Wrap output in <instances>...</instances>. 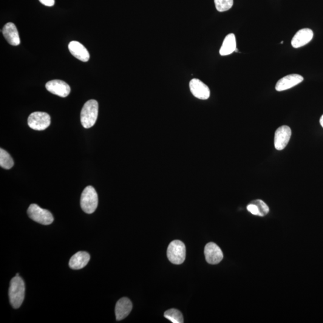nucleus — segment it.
Returning <instances> with one entry per match:
<instances>
[{"instance_id": "1", "label": "nucleus", "mask_w": 323, "mask_h": 323, "mask_svg": "<svg viewBox=\"0 0 323 323\" xmlns=\"http://www.w3.org/2000/svg\"><path fill=\"white\" fill-rule=\"evenodd\" d=\"M25 285L24 280L16 276L11 280L8 296L12 307L18 309L21 307L25 298Z\"/></svg>"}, {"instance_id": "2", "label": "nucleus", "mask_w": 323, "mask_h": 323, "mask_svg": "<svg viewBox=\"0 0 323 323\" xmlns=\"http://www.w3.org/2000/svg\"><path fill=\"white\" fill-rule=\"evenodd\" d=\"M98 115V103L94 100L87 101L82 108L81 114V121L84 128L92 127L97 120Z\"/></svg>"}, {"instance_id": "3", "label": "nucleus", "mask_w": 323, "mask_h": 323, "mask_svg": "<svg viewBox=\"0 0 323 323\" xmlns=\"http://www.w3.org/2000/svg\"><path fill=\"white\" fill-rule=\"evenodd\" d=\"M98 196L93 187L87 186L82 192L81 198V209L87 214H92L97 208Z\"/></svg>"}, {"instance_id": "4", "label": "nucleus", "mask_w": 323, "mask_h": 323, "mask_svg": "<svg viewBox=\"0 0 323 323\" xmlns=\"http://www.w3.org/2000/svg\"><path fill=\"white\" fill-rule=\"evenodd\" d=\"M186 246L179 240H174L169 243L167 250V256L173 264L180 265L186 259Z\"/></svg>"}, {"instance_id": "5", "label": "nucleus", "mask_w": 323, "mask_h": 323, "mask_svg": "<svg viewBox=\"0 0 323 323\" xmlns=\"http://www.w3.org/2000/svg\"><path fill=\"white\" fill-rule=\"evenodd\" d=\"M27 213L31 219L43 225H49L53 222L52 213L47 209H42L37 204H31L28 209Z\"/></svg>"}, {"instance_id": "6", "label": "nucleus", "mask_w": 323, "mask_h": 323, "mask_svg": "<svg viewBox=\"0 0 323 323\" xmlns=\"http://www.w3.org/2000/svg\"><path fill=\"white\" fill-rule=\"evenodd\" d=\"M50 116L44 112H34L28 119V126L36 131H43L50 126Z\"/></svg>"}, {"instance_id": "7", "label": "nucleus", "mask_w": 323, "mask_h": 323, "mask_svg": "<svg viewBox=\"0 0 323 323\" xmlns=\"http://www.w3.org/2000/svg\"><path fill=\"white\" fill-rule=\"evenodd\" d=\"M291 136V130L288 126L279 127L275 132L274 146L277 150H282L287 146Z\"/></svg>"}, {"instance_id": "8", "label": "nucleus", "mask_w": 323, "mask_h": 323, "mask_svg": "<svg viewBox=\"0 0 323 323\" xmlns=\"http://www.w3.org/2000/svg\"><path fill=\"white\" fill-rule=\"evenodd\" d=\"M189 87L193 95L200 100H207L210 96L209 87L200 79H192L190 81Z\"/></svg>"}, {"instance_id": "9", "label": "nucleus", "mask_w": 323, "mask_h": 323, "mask_svg": "<svg viewBox=\"0 0 323 323\" xmlns=\"http://www.w3.org/2000/svg\"><path fill=\"white\" fill-rule=\"evenodd\" d=\"M206 262L209 264H218L223 259V254L222 250L216 243L214 242L208 243L204 249Z\"/></svg>"}, {"instance_id": "10", "label": "nucleus", "mask_w": 323, "mask_h": 323, "mask_svg": "<svg viewBox=\"0 0 323 323\" xmlns=\"http://www.w3.org/2000/svg\"><path fill=\"white\" fill-rule=\"evenodd\" d=\"M46 88L48 91L54 95L67 97L70 94L71 88L66 82L60 80H53L48 81L46 84Z\"/></svg>"}, {"instance_id": "11", "label": "nucleus", "mask_w": 323, "mask_h": 323, "mask_svg": "<svg viewBox=\"0 0 323 323\" xmlns=\"http://www.w3.org/2000/svg\"><path fill=\"white\" fill-rule=\"evenodd\" d=\"M303 81H304V78L302 76L297 75V74L289 75L280 79L277 82L276 89L279 92L284 91V90H288L296 86L301 83Z\"/></svg>"}, {"instance_id": "12", "label": "nucleus", "mask_w": 323, "mask_h": 323, "mask_svg": "<svg viewBox=\"0 0 323 323\" xmlns=\"http://www.w3.org/2000/svg\"><path fill=\"white\" fill-rule=\"evenodd\" d=\"M314 36L313 31L309 28L300 30L291 40V45L294 48L305 46L311 41Z\"/></svg>"}, {"instance_id": "13", "label": "nucleus", "mask_w": 323, "mask_h": 323, "mask_svg": "<svg viewBox=\"0 0 323 323\" xmlns=\"http://www.w3.org/2000/svg\"><path fill=\"white\" fill-rule=\"evenodd\" d=\"M132 304L128 298L123 297L116 305L115 314L118 321L125 319L132 311Z\"/></svg>"}, {"instance_id": "14", "label": "nucleus", "mask_w": 323, "mask_h": 323, "mask_svg": "<svg viewBox=\"0 0 323 323\" xmlns=\"http://www.w3.org/2000/svg\"><path fill=\"white\" fill-rule=\"evenodd\" d=\"M69 49L70 53L79 60L83 62L89 60L90 55L88 50L81 42L76 41H71L69 44Z\"/></svg>"}, {"instance_id": "15", "label": "nucleus", "mask_w": 323, "mask_h": 323, "mask_svg": "<svg viewBox=\"0 0 323 323\" xmlns=\"http://www.w3.org/2000/svg\"><path fill=\"white\" fill-rule=\"evenodd\" d=\"M2 34L6 40L12 46H18L20 44L19 36L15 25L9 22L2 28Z\"/></svg>"}, {"instance_id": "16", "label": "nucleus", "mask_w": 323, "mask_h": 323, "mask_svg": "<svg viewBox=\"0 0 323 323\" xmlns=\"http://www.w3.org/2000/svg\"><path fill=\"white\" fill-rule=\"evenodd\" d=\"M90 260V255L86 251H79L73 255L69 262L70 268L78 270L86 266Z\"/></svg>"}, {"instance_id": "17", "label": "nucleus", "mask_w": 323, "mask_h": 323, "mask_svg": "<svg viewBox=\"0 0 323 323\" xmlns=\"http://www.w3.org/2000/svg\"><path fill=\"white\" fill-rule=\"evenodd\" d=\"M237 49L236 38L234 34H229L224 39L222 46L220 49V54L222 56L231 55Z\"/></svg>"}, {"instance_id": "18", "label": "nucleus", "mask_w": 323, "mask_h": 323, "mask_svg": "<svg viewBox=\"0 0 323 323\" xmlns=\"http://www.w3.org/2000/svg\"><path fill=\"white\" fill-rule=\"evenodd\" d=\"M14 165V162L11 156L5 150L0 149V166L5 169H10Z\"/></svg>"}, {"instance_id": "19", "label": "nucleus", "mask_w": 323, "mask_h": 323, "mask_svg": "<svg viewBox=\"0 0 323 323\" xmlns=\"http://www.w3.org/2000/svg\"><path fill=\"white\" fill-rule=\"evenodd\" d=\"M164 317L173 323H183L184 322L182 314L175 309H171V310L166 311L164 314Z\"/></svg>"}, {"instance_id": "20", "label": "nucleus", "mask_w": 323, "mask_h": 323, "mask_svg": "<svg viewBox=\"0 0 323 323\" xmlns=\"http://www.w3.org/2000/svg\"><path fill=\"white\" fill-rule=\"evenodd\" d=\"M215 8L220 12L231 9L234 4V0H214Z\"/></svg>"}, {"instance_id": "21", "label": "nucleus", "mask_w": 323, "mask_h": 323, "mask_svg": "<svg viewBox=\"0 0 323 323\" xmlns=\"http://www.w3.org/2000/svg\"><path fill=\"white\" fill-rule=\"evenodd\" d=\"M252 203L256 205L260 212V216L263 217L267 215L269 212L268 206L265 202L260 200H256L252 201Z\"/></svg>"}, {"instance_id": "22", "label": "nucleus", "mask_w": 323, "mask_h": 323, "mask_svg": "<svg viewBox=\"0 0 323 323\" xmlns=\"http://www.w3.org/2000/svg\"><path fill=\"white\" fill-rule=\"evenodd\" d=\"M246 209H247L248 211L250 212L252 214L260 216L259 208H258L257 205H255L254 203L251 202L250 204H248L247 206H246Z\"/></svg>"}, {"instance_id": "23", "label": "nucleus", "mask_w": 323, "mask_h": 323, "mask_svg": "<svg viewBox=\"0 0 323 323\" xmlns=\"http://www.w3.org/2000/svg\"><path fill=\"white\" fill-rule=\"evenodd\" d=\"M39 1L46 6L52 7L55 4V0H39Z\"/></svg>"}, {"instance_id": "24", "label": "nucleus", "mask_w": 323, "mask_h": 323, "mask_svg": "<svg viewBox=\"0 0 323 323\" xmlns=\"http://www.w3.org/2000/svg\"><path fill=\"white\" fill-rule=\"evenodd\" d=\"M320 124H321L322 126L323 127V115L322 116L321 118H320Z\"/></svg>"}, {"instance_id": "25", "label": "nucleus", "mask_w": 323, "mask_h": 323, "mask_svg": "<svg viewBox=\"0 0 323 323\" xmlns=\"http://www.w3.org/2000/svg\"><path fill=\"white\" fill-rule=\"evenodd\" d=\"M16 276H19V274L18 273H17Z\"/></svg>"}, {"instance_id": "26", "label": "nucleus", "mask_w": 323, "mask_h": 323, "mask_svg": "<svg viewBox=\"0 0 323 323\" xmlns=\"http://www.w3.org/2000/svg\"><path fill=\"white\" fill-rule=\"evenodd\" d=\"M283 42H283V41H282L281 42V44H283Z\"/></svg>"}]
</instances>
